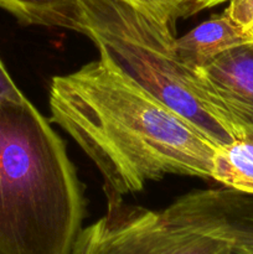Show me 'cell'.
<instances>
[{"mask_svg": "<svg viewBox=\"0 0 253 254\" xmlns=\"http://www.w3.org/2000/svg\"><path fill=\"white\" fill-rule=\"evenodd\" d=\"M171 220L253 254V195L232 189L198 190L164 210Z\"/></svg>", "mask_w": 253, "mask_h": 254, "instance_id": "obj_5", "label": "cell"}, {"mask_svg": "<svg viewBox=\"0 0 253 254\" xmlns=\"http://www.w3.org/2000/svg\"><path fill=\"white\" fill-rule=\"evenodd\" d=\"M248 42H253L248 32L223 11L201 22L184 36L176 37L175 49L186 64L196 68L227 50Z\"/></svg>", "mask_w": 253, "mask_h": 254, "instance_id": "obj_7", "label": "cell"}, {"mask_svg": "<svg viewBox=\"0 0 253 254\" xmlns=\"http://www.w3.org/2000/svg\"><path fill=\"white\" fill-rule=\"evenodd\" d=\"M107 212L82 228L71 254H227L228 245L170 220L164 211L128 205L107 193Z\"/></svg>", "mask_w": 253, "mask_h": 254, "instance_id": "obj_4", "label": "cell"}, {"mask_svg": "<svg viewBox=\"0 0 253 254\" xmlns=\"http://www.w3.org/2000/svg\"><path fill=\"white\" fill-rule=\"evenodd\" d=\"M248 34H250V36L253 39V25L250 27V30H248Z\"/></svg>", "mask_w": 253, "mask_h": 254, "instance_id": "obj_16", "label": "cell"}, {"mask_svg": "<svg viewBox=\"0 0 253 254\" xmlns=\"http://www.w3.org/2000/svg\"><path fill=\"white\" fill-rule=\"evenodd\" d=\"M228 247H230V246H228ZM227 254H246V253H242V252H240V251H236V250H232V248H230Z\"/></svg>", "mask_w": 253, "mask_h": 254, "instance_id": "obj_14", "label": "cell"}, {"mask_svg": "<svg viewBox=\"0 0 253 254\" xmlns=\"http://www.w3.org/2000/svg\"><path fill=\"white\" fill-rule=\"evenodd\" d=\"M0 7L20 22L83 34L81 0H0Z\"/></svg>", "mask_w": 253, "mask_h": 254, "instance_id": "obj_8", "label": "cell"}, {"mask_svg": "<svg viewBox=\"0 0 253 254\" xmlns=\"http://www.w3.org/2000/svg\"><path fill=\"white\" fill-rule=\"evenodd\" d=\"M83 35L99 57L216 146L245 139L205 79L175 49L174 25L130 0H81Z\"/></svg>", "mask_w": 253, "mask_h": 254, "instance_id": "obj_3", "label": "cell"}, {"mask_svg": "<svg viewBox=\"0 0 253 254\" xmlns=\"http://www.w3.org/2000/svg\"><path fill=\"white\" fill-rule=\"evenodd\" d=\"M212 180L223 188L253 195V143L247 139L218 146L213 158Z\"/></svg>", "mask_w": 253, "mask_h": 254, "instance_id": "obj_9", "label": "cell"}, {"mask_svg": "<svg viewBox=\"0 0 253 254\" xmlns=\"http://www.w3.org/2000/svg\"><path fill=\"white\" fill-rule=\"evenodd\" d=\"M25 96L21 93L6 68L0 60V102L1 101H21Z\"/></svg>", "mask_w": 253, "mask_h": 254, "instance_id": "obj_12", "label": "cell"}, {"mask_svg": "<svg viewBox=\"0 0 253 254\" xmlns=\"http://www.w3.org/2000/svg\"><path fill=\"white\" fill-rule=\"evenodd\" d=\"M51 121L93 161L106 193L143 190L164 175L212 179L218 146L101 59L52 78Z\"/></svg>", "mask_w": 253, "mask_h": 254, "instance_id": "obj_1", "label": "cell"}, {"mask_svg": "<svg viewBox=\"0 0 253 254\" xmlns=\"http://www.w3.org/2000/svg\"><path fill=\"white\" fill-rule=\"evenodd\" d=\"M83 192L62 139L25 97L0 102V254H71Z\"/></svg>", "mask_w": 253, "mask_h": 254, "instance_id": "obj_2", "label": "cell"}, {"mask_svg": "<svg viewBox=\"0 0 253 254\" xmlns=\"http://www.w3.org/2000/svg\"><path fill=\"white\" fill-rule=\"evenodd\" d=\"M175 24L180 17L197 12L196 0H130Z\"/></svg>", "mask_w": 253, "mask_h": 254, "instance_id": "obj_10", "label": "cell"}, {"mask_svg": "<svg viewBox=\"0 0 253 254\" xmlns=\"http://www.w3.org/2000/svg\"><path fill=\"white\" fill-rule=\"evenodd\" d=\"M196 69L246 139L253 131V42L227 50Z\"/></svg>", "mask_w": 253, "mask_h": 254, "instance_id": "obj_6", "label": "cell"}, {"mask_svg": "<svg viewBox=\"0 0 253 254\" xmlns=\"http://www.w3.org/2000/svg\"><path fill=\"white\" fill-rule=\"evenodd\" d=\"M246 139H247V140H250V141H252V143H253V131L248 133L247 136H246Z\"/></svg>", "mask_w": 253, "mask_h": 254, "instance_id": "obj_15", "label": "cell"}, {"mask_svg": "<svg viewBox=\"0 0 253 254\" xmlns=\"http://www.w3.org/2000/svg\"><path fill=\"white\" fill-rule=\"evenodd\" d=\"M225 12L246 32L253 25V0H230Z\"/></svg>", "mask_w": 253, "mask_h": 254, "instance_id": "obj_11", "label": "cell"}, {"mask_svg": "<svg viewBox=\"0 0 253 254\" xmlns=\"http://www.w3.org/2000/svg\"><path fill=\"white\" fill-rule=\"evenodd\" d=\"M225 1H227V0H196V7H197V11H200V10L216 6V5Z\"/></svg>", "mask_w": 253, "mask_h": 254, "instance_id": "obj_13", "label": "cell"}]
</instances>
